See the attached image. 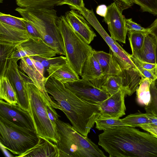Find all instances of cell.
<instances>
[{
	"mask_svg": "<svg viewBox=\"0 0 157 157\" xmlns=\"http://www.w3.org/2000/svg\"><path fill=\"white\" fill-rule=\"evenodd\" d=\"M98 139V145L110 157H157V138L133 127L106 130Z\"/></svg>",
	"mask_w": 157,
	"mask_h": 157,
	"instance_id": "6da1fadb",
	"label": "cell"
},
{
	"mask_svg": "<svg viewBox=\"0 0 157 157\" xmlns=\"http://www.w3.org/2000/svg\"><path fill=\"white\" fill-rule=\"evenodd\" d=\"M45 88L56 101L73 127L81 134L87 136L100 116L99 105L81 100L63 83L51 76L48 77Z\"/></svg>",
	"mask_w": 157,
	"mask_h": 157,
	"instance_id": "7a4b0ae2",
	"label": "cell"
},
{
	"mask_svg": "<svg viewBox=\"0 0 157 157\" xmlns=\"http://www.w3.org/2000/svg\"><path fill=\"white\" fill-rule=\"evenodd\" d=\"M15 10L36 28L43 40L57 54L66 56L63 37L58 25L59 17L55 10L19 7Z\"/></svg>",
	"mask_w": 157,
	"mask_h": 157,
	"instance_id": "3957f363",
	"label": "cell"
},
{
	"mask_svg": "<svg viewBox=\"0 0 157 157\" xmlns=\"http://www.w3.org/2000/svg\"><path fill=\"white\" fill-rule=\"evenodd\" d=\"M56 128L59 139L56 144L59 157H106L98 145L70 124L59 119Z\"/></svg>",
	"mask_w": 157,
	"mask_h": 157,
	"instance_id": "277c9868",
	"label": "cell"
},
{
	"mask_svg": "<svg viewBox=\"0 0 157 157\" xmlns=\"http://www.w3.org/2000/svg\"><path fill=\"white\" fill-rule=\"evenodd\" d=\"M22 77L28 96L29 112L33 119L36 132L40 137L48 139L56 144L59 138L56 127L48 115L46 106L50 105L44 94L30 78L27 76Z\"/></svg>",
	"mask_w": 157,
	"mask_h": 157,
	"instance_id": "5b68a950",
	"label": "cell"
},
{
	"mask_svg": "<svg viewBox=\"0 0 157 157\" xmlns=\"http://www.w3.org/2000/svg\"><path fill=\"white\" fill-rule=\"evenodd\" d=\"M40 139L36 130L18 126L0 117V144L13 154L21 155L36 145Z\"/></svg>",
	"mask_w": 157,
	"mask_h": 157,
	"instance_id": "8992f818",
	"label": "cell"
},
{
	"mask_svg": "<svg viewBox=\"0 0 157 157\" xmlns=\"http://www.w3.org/2000/svg\"><path fill=\"white\" fill-rule=\"evenodd\" d=\"M58 25L63 37L67 62L81 76L84 62L93 49L75 33L65 16L59 17Z\"/></svg>",
	"mask_w": 157,
	"mask_h": 157,
	"instance_id": "52a82bcc",
	"label": "cell"
},
{
	"mask_svg": "<svg viewBox=\"0 0 157 157\" xmlns=\"http://www.w3.org/2000/svg\"><path fill=\"white\" fill-rule=\"evenodd\" d=\"M64 84L81 100L91 104L99 105L110 96L105 90L97 88L90 81L82 78Z\"/></svg>",
	"mask_w": 157,
	"mask_h": 157,
	"instance_id": "ba28073f",
	"label": "cell"
},
{
	"mask_svg": "<svg viewBox=\"0 0 157 157\" xmlns=\"http://www.w3.org/2000/svg\"><path fill=\"white\" fill-rule=\"evenodd\" d=\"M56 54L41 38L31 36L29 39L15 48L10 59L17 61L25 57L35 56L48 58L55 56Z\"/></svg>",
	"mask_w": 157,
	"mask_h": 157,
	"instance_id": "9c48e42d",
	"label": "cell"
},
{
	"mask_svg": "<svg viewBox=\"0 0 157 157\" xmlns=\"http://www.w3.org/2000/svg\"><path fill=\"white\" fill-rule=\"evenodd\" d=\"M109 53L110 61L108 71L105 75L112 74L118 76L120 78L122 89L126 95L130 96L136 91L141 76L135 69H127L122 68L110 49Z\"/></svg>",
	"mask_w": 157,
	"mask_h": 157,
	"instance_id": "30bf717a",
	"label": "cell"
},
{
	"mask_svg": "<svg viewBox=\"0 0 157 157\" xmlns=\"http://www.w3.org/2000/svg\"><path fill=\"white\" fill-rule=\"evenodd\" d=\"M123 10L115 2L107 6L104 21L107 24L110 37L115 41L125 43L128 31L125 26V18Z\"/></svg>",
	"mask_w": 157,
	"mask_h": 157,
	"instance_id": "8fae6325",
	"label": "cell"
},
{
	"mask_svg": "<svg viewBox=\"0 0 157 157\" xmlns=\"http://www.w3.org/2000/svg\"><path fill=\"white\" fill-rule=\"evenodd\" d=\"M0 117L18 126L36 130L30 113L17 104H12L0 99Z\"/></svg>",
	"mask_w": 157,
	"mask_h": 157,
	"instance_id": "7c38bea8",
	"label": "cell"
},
{
	"mask_svg": "<svg viewBox=\"0 0 157 157\" xmlns=\"http://www.w3.org/2000/svg\"><path fill=\"white\" fill-rule=\"evenodd\" d=\"M17 62L13 59H10L4 75L9 79L16 92L17 104L23 109L29 112L28 95Z\"/></svg>",
	"mask_w": 157,
	"mask_h": 157,
	"instance_id": "4fadbf2b",
	"label": "cell"
},
{
	"mask_svg": "<svg viewBox=\"0 0 157 157\" xmlns=\"http://www.w3.org/2000/svg\"><path fill=\"white\" fill-rule=\"evenodd\" d=\"M19 68L26 73L34 84L44 94L49 105L53 108L60 109L57 103L53 101L49 96L45 88L48 77H45L35 66L30 56L25 57L20 59Z\"/></svg>",
	"mask_w": 157,
	"mask_h": 157,
	"instance_id": "5bb4252c",
	"label": "cell"
},
{
	"mask_svg": "<svg viewBox=\"0 0 157 157\" xmlns=\"http://www.w3.org/2000/svg\"><path fill=\"white\" fill-rule=\"evenodd\" d=\"M124 91L121 89L110 95L99 105L101 118H119L125 114Z\"/></svg>",
	"mask_w": 157,
	"mask_h": 157,
	"instance_id": "9a60e30c",
	"label": "cell"
},
{
	"mask_svg": "<svg viewBox=\"0 0 157 157\" xmlns=\"http://www.w3.org/2000/svg\"><path fill=\"white\" fill-rule=\"evenodd\" d=\"M65 16L75 33L89 44L96 35L81 13L78 10H72L66 12Z\"/></svg>",
	"mask_w": 157,
	"mask_h": 157,
	"instance_id": "2e32d148",
	"label": "cell"
},
{
	"mask_svg": "<svg viewBox=\"0 0 157 157\" xmlns=\"http://www.w3.org/2000/svg\"><path fill=\"white\" fill-rule=\"evenodd\" d=\"M27 30L0 21V44L17 46L30 39Z\"/></svg>",
	"mask_w": 157,
	"mask_h": 157,
	"instance_id": "e0dca14e",
	"label": "cell"
},
{
	"mask_svg": "<svg viewBox=\"0 0 157 157\" xmlns=\"http://www.w3.org/2000/svg\"><path fill=\"white\" fill-rule=\"evenodd\" d=\"M40 137L38 143L21 155L19 157H59L58 149L55 143Z\"/></svg>",
	"mask_w": 157,
	"mask_h": 157,
	"instance_id": "ac0fdd59",
	"label": "cell"
},
{
	"mask_svg": "<svg viewBox=\"0 0 157 157\" xmlns=\"http://www.w3.org/2000/svg\"><path fill=\"white\" fill-rule=\"evenodd\" d=\"M49 76L64 84L79 79L78 74L68 62L50 65L46 70Z\"/></svg>",
	"mask_w": 157,
	"mask_h": 157,
	"instance_id": "d6986e66",
	"label": "cell"
},
{
	"mask_svg": "<svg viewBox=\"0 0 157 157\" xmlns=\"http://www.w3.org/2000/svg\"><path fill=\"white\" fill-rule=\"evenodd\" d=\"M156 51L155 37L148 32L146 34L144 42L140 52L135 56L141 61L156 64Z\"/></svg>",
	"mask_w": 157,
	"mask_h": 157,
	"instance_id": "ffe728a7",
	"label": "cell"
},
{
	"mask_svg": "<svg viewBox=\"0 0 157 157\" xmlns=\"http://www.w3.org/2000/svg\"><path fill=\"white\" fill-rule=\"evenodd\" d=\"M104 76L101 68L92 53L85 60L82 67V78L93 81L101 78Z\"/></svg>",
	"mask_w": 157,
	"mask_h": 157,
	"instance_id": "44dd1931",
	"label": "cell"
},
{
	"mask_svg": "<svg viewBox=\"0 0 157 157\" xmlns=\"http://www.w3.org/2000/svg\"><path fill=\"white\" fill-rule=\"evenodd\" d=\"M75 10H78L88 21L97 31L104 40L107 44L110 47L116 41L113 39L105 31L95 15L92 9L89 10L85 6L76 7Z\"/></svg>",
	"mask_w": 157,
	"mask_h": 157,
	"instance_id": "7402d4cb",
	"label": "cell"
},
{
	"mask_svg": "<svg viewBox=\"0 0 157 157\" xmlns=\"http://www.w3.org/2000/svg\"><path fill=\"white\" fill-rule=\"evenodd\" d=\"M109 48L122 68L127 69L134 68L136 70L135 65L131 58L130 54L126 52L116 41Z\"/></svg>",
	"mask_w": 157,
	"mask_h": 157,
	"instance_id": "603a6c76",
	"label": "cell"
},
{
	"mask_svg": "<svg viewBox=\"0 0 157 157\" xmlns=\"http://www.w3.org/2000/svg\"><path fill=\"white\" fill-rule=\"evenodd\" d=\"M0 98L12 104H17L16 92L9 79L5 75L0 76Z\"/></svg>",
	"mask_w": 157,
	"mask_h": 157,
	"instance_id": "cb8c5ba5",
	"label": "cell"
},
{
	"mask_svg": "<svg viewBox=\"0 0 157 157\" xmlns=\"http://www.w3.org/2000/svg\"><path fill=\"white\" fill-rule=\"evenodd\" d=\"M17 5L22 8L36 9L53 8L61 6L64 0H15Z\"/></svg>",
	"mask_w": 157,
	"mask_h": 157,
	"instance_id": "d4e9b609",
	"label": "cell"
},
{
	"mask_svg": "<svg viewBox=\"0 0 157 157\" xmlns=\"http://www.w3.org/2000/svg\"><path fill=\"white\" fill-rule=\"evenodd\" d=\"M152 81L147 78H141L136 91V101L139 104L146 105L148 103L151 98L150 87Z\"/></svg>",
	"mask_w": 157,
	"mask_h": 157,
	"instance_id": "484cf974",
	"label": "cell"
},
{
	"mask_svg": "<svg viewBox=\"0 0 157 157\" xmlns=\"http://www.w3.org/2000/svg\"><path fill=\"white\" fill-rule=\"evenodd\" d=\"M121 120L128 126L133 128L140 127L151 124V121L146 113H143L139 111L136 113L128 115L121 119Z\"/></svg>",
	"mask_w": 157,
	"mask_h": 157,
	"instance_id": "4316f807",
	"label": "cell"
},
{
	"mask_svg": "<svg viewBox=\"0 0 157 157\" xmlns=\"http://www.w3.org/2000/svg\"><path fill=\"white\" fill-rule=\"evenodd\" d=\"M128 32V38L132 51V54L136 56L140 52L146 34L148 32L145 33L135 31Z\"/></svg>",
	"mask_w": 157,
	"mask_h": 157,
	"instance_id": "83f0119b",
	"label": "cell"
},
{
	"mask_svg": "<svg viewBox=\"0 0 157 157\" xmlns=\"http://www.w3.org/2000/svg\"><path fill=\"white\" fill-rule=\"evenodd\" d=\"M95 123L96 128L99 130L105 131L119 127L128 126L119 118L99 117Z\"/></svg>",
	"mask_w": 157,
	"mask_h": 157,
	"instance_id": "f1b7e54d",
	"label": "cell"
},
{
	"mask_svg": "<svg viewBox=\"0 0 157 157\" xmlns=\"http://www.w3.org/2000/svg\"><path fill=\"white\" fill-rule=\"evenodd\" d=\"M16 47L0 44V76L5 75L10 56Z\"/></svg>",
	"mask_w": 157,
	"mask_h": 157,
	"instance_id": "f546056e",
	"label": "cell"
},
{
	"mask_svg": "<svg viewBox=\"0 0 157 157\" xmlns=\"http://www.w3.org/2000/svg\"><path fill=\"white\" fill-rule=\"evenodd\" d=\"M92 54L99 64L104 76L108 71L110 59V53L93 49Z\"/></svg>",
	"mask_w": 157,
	"mask_h": 157,
	"instance_id": "4dcf8cb0",
	"label": "cell"
},
{
	"mask_svg": "<svg viewBox=\"0 0 157 157\" xmlns=\"http://www.w3.org/2000/svg\"><path fill=\"white\" fill-rule=\"evenodd\" d=\"M151 98L148 103L145 105L144 109L146 113H150L157 117V90L155 86L154 80L150 85Z\"/></svg>",
	"mask_w": 157,
	"mask_h": 157,
	"instance_id": "1f68e13d",
	"label": "cell"
},
{
	"mask_svg": "<svg viewBox=\"0 0 157 157\" xmlns=\"http://www.w3.org/2000/svg\"><path fill=\"white\" fill-rule=\"evenodd\" d=\"M23 19V17H17L9 14L0 13V21L9 25L27 30Z\"/></svg>",
	"mask_w": 157,
	"mask_h": 157,
	"instance_id": "d6a6232c",
	"label": "cell"
},
{
	"mask_svg": "<svg viewBox=\"0 0 157 157\" xmlns=\"http://www.w3.org/2000/svg\"><path fill=\"white\" fill-rule=\"evenodd\" d=\"M139 6L142 12H147L157 16V0H131Z\"/></svg>",
	"mask_w": 157,
	"mask_h": 157,
	"instance_id": "836d02e7",
	"label": "cell"
},
{
	"mask_svg": "<svg viewBox=\"0 0 157 157\" xmlns=\"http://www.w3.org/2000/svg\"><path fill=\"white\" fill-rule=\"evenodd\" d=\"M31 57L33 59L40 61L46 70L50 65L59 63L67 62V60L66 57L63 56L48 58H44L37 56Z\"/></svg>",
	"mask_w": 157,
	"mask_h": 157,
	"instance_id": "e575fe53",
	"label": "cell"
},
{
	"mask_svg": "<svg viewBox=\"0 0 157 157\" xmlns=\"http://www.w3.org/2000/svg\"><path fill=\"white\" fill-rule=\"evenodd\" d=\"M131 58L135 65L136 70L140 74L141 78H147L152 81L156 78L151 71L144 69L139 63L137 58L132 54H130Z\"/></svg>",
	"mask_w": 157,
	"mask_h": 157,
	"instance_id": "d590c367",
	"label": "cell"
},
{
	"mask_svg": "<svg viewBox=\"0 0 157 157\" xmlns=\"http://www.w3.org/2000/svg\"><path fill=\"white\" fill-rule=\"evenodd\" d=\"M125 26L128 31H135L145 33L149 32L148 28H145L133 21L132 18L125 19Z\"/></svg>",
	"mask_w": 157,
	"mask_h": 157,
	"instance_id": "8d00e7d4",
	"label": "cell"
},
{
	"mask_svg": "<svg viewBox=\"0 0 157 157\" xmlns=\"http://www.w3.org/2000/svg\"><path fill=\"white\" fill-rule=\"evenodd\" d=\"M23 21L26 30L30 36L34 37L41 38L38 31L32 24L25 19L24 18Z\"/></svg>",
	"mask_w": 157,
	"mask_h": 157,
	"instance_id": "74e56055",
	"label": "cell"
},
{
	"mask_svg": "<svg viewBox=\"0 0 157 157\" xmlns=\"http://www.w3.org/2000/svg\"><path fill=\"white\" fill-rule=\"evenodd\" d=\"M46 109L49 117L53 125L56 127V121L60 116L54 108L51 106L47 105Z\"/></svg>",
	"mask_w": 157,
	"mask_h": 157,
	"instance_id": "f35d334b",
	"label": "cell"
},
{
	"mask_svg": "<svg viewBox=\"0 0 157 157\" xmlns=\"http://www.w3.org/2000/svg\"><path fill=\"white\" fill-rule=\"evenodd\" d=\"M66 4L72 10H75L77 7L85 6L83 0H64L61 6Z\"/></svg>",
	"mask_w": 157,
	"mask_h": 157,
	"instance_id": "ab89813d",
	"label": "cell"
},
{
	"mask_svg": "<svg viewBox=\"0 0 157 157\" xmlns=\"http://www.w3.org/2000/svg\"><path fill=\"white\" fill-rule=\"evenodd\" d=\"M123 11L132 6L134 3L131 0H113Z\"/></svg>",
	"mask_w": 157,
	"mask_h": 157,
	"instance_id": "60d3db41",
	"label": "cell"
},
{
	"mask_svg": "<svg viewBox=\"0 0 157 157\" xmlns=\"http://www.w3.org/2000/svg\"><path fill=\"white\" fill-rule=\"evenodd\" d=\"M148 28L149 32L154 36L156 40V63L157 64V18Z\"/></svg>",
	"mask_w": 157,
	"mask_h": 157,
	"instance_id": "b9f144b4",
	"label": "cell"
},
{
	"mask_svg": "<svg viewBox=\"0 0 157 157\" xmlns=\"http://www.w3.org/2000/svg\"><path fill=\"white\" fill-rule=\"evenodd\" d=\"M140 127L157 138V126L148 124L142 126Z\"/></svg>",
	"mask_w": 157,
	"mask_h": 157,
	"instance_id": "7bdbcfd3",
	"label": "cell"
},
{
	"mask_svg": "<svg viewBox=\"0 0 157 157\" xmlns=\"http://www.w3.org/2000/svg\"><path fill=\"white\" fill-rule=\"evenodd\" d=\"M138 59L139 63L144 69L151 71L154 75L157 64L143 62L140 60Z\"/></svg>",
	"mask_w": 157,
	"mask_h": 157,
	"instance_id": "ee69618b",
	"label": "cell"
},
{
	"mask_svg": "<svg viewBox=\"0 0 157 157\" xmlns=\"http://www.w3.org/2000/svg\"><path fill=\"white\" fill-rule=\"evenodd\" d=\"M107 10V7L105 5L102 4L98 6L96 10V13L103 17L106 15Z\"/></svg>",
	"mask_w": 157,
	"mask_h": 157,
	"instance_id": "f6af8a7d",
	"label": "cell"
},
{
	"mask_svg": "<svg viewBox=\"0 0 157 157\" xmlns=\"http://www.w3.org/2000/svg\"><path fill=\"white\" fill-rule=\"evenodd\" d=\"M32 59L36 67L41 73V74L44 75L45 68L41 63L40 61L33 59L32 58Z\"/></svg>",
	"mask_w": 157,
	"mask_h": 157,
	"instance_id": "bcb514c9",
	"label": "cell"
},
{
	"mask_svg": "<svg viewBox=\"0 0 157 157\" xmlns=\"http://www.w3.org/2000/svg\"><path fill=\"white\" fill-rule=\"evenodd\" d=\"M147 116L151 121V125L157 126V117L148 113H146Z\"/></svg>",
	"mask_w": 157,
	"mask_h": 157,
	"instance_id": "7dc6e473",
	"label": "cell"
},
{
	"mask_svg": "<svg viewBox=\"0 0 157 157\" xmlns=\"http://www.w3.org/2000/svg\"><path fill=\"white\" fill-rule=\"evenodd\" d=\"M154 75L156 77V78H157V66H156V67L155 69V73H154Z\"/></svg>",
	"mask_w": 157,
	"mask_h": 157,
	"instance_id": "c3c4849f",
	"label": "cell"
},
{
	"mask_svg": "<svg viewBox=\"0 0 157 157\" xmlns=\"http://www.w3.org/2000/svg\"><path fill=\"white\" fill-rule=\"evenodd\" d=\"M156 88L157 90V78L155 79L154 80Z\"/></svg>",
	"mask_w": 157,
	"mask_h": 157,
	"instance_id": "681fc988",
	"label": "cell"
},
{
	"mask_svg": "<svg viewBox=\"0 0 157 157\" xmlns=\"http://www.w3.org/2000/svg\"><path fill=\"white\" fill-rule=\"evenodd\" d=\"M3 0H0V2L1 3H2L3 2Z\"/></svg>",
	"mask_w": 157,
	"mask_h": 157,
	"instance_id": "f907efd6",
	"label": "cell"
}]
</instances>
